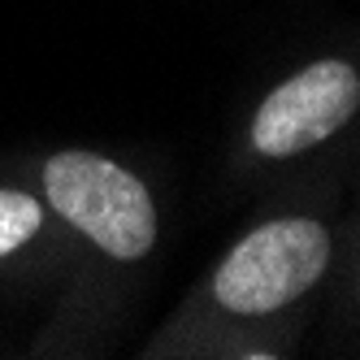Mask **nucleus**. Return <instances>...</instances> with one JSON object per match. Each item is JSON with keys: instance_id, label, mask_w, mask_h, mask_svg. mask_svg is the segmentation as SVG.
<instances>
[{"instance_id": "obj_1", "label": "nucleus", "mask_w": 360, "mask_h": 360, "mask_svg": "<svg viewBox=\"0 0 360 360\" xmlns=\"http://www.w3.org/2000/svg\"><path fill=\"white\" fill-rule=\"evenodd\" d=\"M48 204L113 261H143L157 243V209L143 178L96 152H57L44 165Z\"/></svg>"}, {"instance_id": "obj_2", "label": "nucleus", "mask_w": 360, "mask_h": 360, "mask_svg": "<svg viewBox=\"0 0 360 360\" xmlns=\"http://www.w3.org/2000/svg\"><path fill=\"white\" fill-rule=\"evenodd\" d=\"M330 235L313 217H278L256 226L230 248L213 278V295L226 313L261 317L300 300L326 274Z\"/></svg>"}, {"instance_id": "obj_3", "label": "nucleus", "mask_w": 360, "mask_h": 360, "mask_svg": "<svg viewBox=\"0 0 360 360\" xmlns=\"http://www.w3.org/2000/svg\"><path fill=\"white\" fill-rule=\"evenodd\" d=\"M360 109V74L347 61H317L265 96L252 117V143L265 157H295L343 131Z\"/></svg>"}, {"instance_id": "obj_4", "label": "nucleus", "mask_w": 360, "mask_h": 360, "mask_svg": "<svg viewBox=\"0 0 360 360\" xmlns=\"http://www.w3.org/2000/svg\"><path fill=\"white\" fill-rule=\"evenodd\" d=\"M39 226H44L39 200H31L27 191H0V256H9L27 239H35Z\"/></svg>"}]
</instances>
